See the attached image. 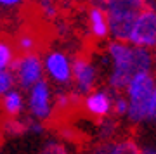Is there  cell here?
<instances>
[{
	"instance_id": "6da1fadb",
	"label": "cell",
	"mask_w": 156,
	"mask_h": 154,
	"mask_svg": "<svg viewBox=\"0 0 156 154\" xmlns=\"http://www.w3.org/2000/svg\"><path fill=\"white\" fill-rule=\"evenodd\" d=\"M106 54L109 62L108 87L113 92L125 90L134 75L140 71H153L154 68L153 50L135 47L128 42H118V40L109 42Z\"/></svg>"
},
{
	"instance_id": "7a4b0ae2",
	"label": "cell",
	"mask_w": 156,
	"mask_h": 154,
	"mask_svg": "<svg viewBox=\"0 0 156 154\" xmlns=\"http://www.w3.org/2000/svg\"><path fill=\"white\" fill-rule=\"evenodd\" d=\"M109 19V33L113 40L128 42L135 17L147 7V0H104Z\"/></svg>"
},
{
	"instance_id": "3957f363",
	"label": "cell",
	"mask_w": 156,
	"mask_h": 154,
	"mask_svg": "<svg viewBox=\"0 0 156 154\" xmlns=\"http://www.w3.org/2000/svg\"><path fill=\"white\" fill-rule=\"evenodd\" d=\"M156 85V76L153 71H140L132 76L125 87V95L128 99V114L127 120L134 125L144 123L147 121V104H149V97L154 90Z\"/></svg>"
},
{
	"instance_id": "277c9868",
	"label": "cell",
	"mask_w": 156,
	"mask_h": 154,
	"mask_svg": "<svg viewBox=\"0 0 156 154\" xmlns=\"http://www.w3.org/2000/svg\"><path fill=\"white\" fill-rule=\"evenodd\" d=\"M26 109L30 118L44 123L52 120L56 113V95L47 80H42L30 90H26Z\"/></svg>"
},
{
	"instance_id": "5b68a950",
	"label": "cell",
	"mask_w": 156,
	"mask_h": 154,
	"mask_svg": "<svg viewBox=\"0 0 156 154\" xmlns=\"http://www.w3.org/2000/svg\"><path fill=\"white\" fill-rule=\"evenodd\" d=\"M11 69L14 73V76H16L17 87L21 90H30L33 85L45 80L44 59L37 52L21 54L19 57H16Z\"/></svg>"
},
{
	"instance_id": "8992f818",
	"label": "cell",
	"mask_w": 156,
	"mask_h": 154,
	"mask_svg": "<svg viewBox=\"0 0 156 154\" xmlns=\"http://www.w3.org/2000/svg\"><path fill=\"white\" fill-rule=\"evenodd\" d=\"M45 76L57 87L73 83V59L62 50H49L44 55Z\"/></svg>"
},
{
	"instance_id": "52a82bcc",
	"label": "cell",
	"mask_w": 156,
	"mask_h": 154,
	"mask_svg": "<svg viewBox=\"0 0 156 154\" xmlns=\"http://www.w3.org/2000/svg\"><path fill=\"white\" fill-rule=\"evenodd\" d=\"M128 44L142 49H156V11L153 7H146L135 17Z\"/></svg>"
},
{
	"instance_id": "ba28073f",
	"label": "cell",
	"mask_w": 156,
	"mask_h": 154,
	"mask_svg": "<svg viewBox=\"0 0 156 154\" xmlns=\"http://www.w3.org/2000/svg\"><path fill=\"white\" fill-rule=\"evenodd\" d=\"M99 82V69L95 62L87 55L73 57V87L78 95H87L95 90Z\"/></svg>"
},
{
	"instance_id": "9c48e42d",
	"label": "cell",
	"mask_w": 156,
	"mask_h": 154,
	"mask_svg": "<svg viewBox=\"0 0 156 154\" xmlns=\"http://www.w3.org/2000/svg\"><path fill=\"white\" fill-rule=\"evenodd\" d=\"M115 94L111 88H95L82 99V107L89 116L95 120H106L113 113Z\"/></svg>"
},
{
	"instance_id": "30bf717a",
	"label": "cell",
	"mask_w": 156,
	"mask_h": 154,
	"mask_svg": "<svg viewBox=\"0 0 156 154\" xmlns=\"http://www.w3.org/2000/svg\"><path fill=\"white\" fill-rule=\"evenodd\" d=\"M87 154H140V145L130 137H116L111 140H101L92 145Z\"/></svg>"
},
{
	"instance_id": "8fae6325",
	"label": "cell",
	"mask_w": 156,
	"mask_h": 154,
	"mask_svg": "<svg viewBox=\"0 0 156 154\" xmlns=\"http://www.w3.org/2000/svg\"><path fill=\"white\" fill-rule=\"evenodd\" d=\"M87 24H89V33L95 40H104L111 37L109 33V19L104 5L92 4V7L87 12Z\"/></svg>"
},
{
	"instance_id": "7c38bea8",
	"label": "cell",
	"mask_w": 156,
	"mask_h": 154,
	"mask_svg": "<svg viewBox=\"0 0 156 154\" xmlns=\"http://www.w3.org/2000/svg\"><path fill=\"white\" fill-rule=\"evenodd\" d=\"M26 109V97L21 92V88H12L0 99V113L5 118H21Z\"/></svg>"
},
{
	"instance_id": "4fadbf2b",
	"label": "cell",
	"mask_w": 156,
	"mask_h": 154,
	"mask_svg": "<svg viewBox=\"0 0 156 154\" xmlns=\"http://www.w3.org/2000/svg\"><path fill=\"white\" fill-rule=\"evenodd\" d=\"M2 132L7 137H19L23 133H28V120L23 118H5L2 123Z\"/></svg>"
},
{
	"instance_id": "5bb4252c",
	"label": "cell",
	"mask_w": 156,
	"mask_h": 154,
	"mask_svg": "<svg viewBox=\"0 0 156 154\" xmlns=\"http://www.w3.org/2000/svg\"><path fill=\"white\" fill-rule=\"evenodd\" d=\"M16 61V52H14V45L7 40L0 38V71L11 69L12 64Z\"/></svg>"
},
{
	"instance_id": "9a60e30c",
	"label": "cell",
	"mask_w": 156,
	"mask_h": 154,
	"mask_svg": "<svg viewBox=\"0 0 156 154\" xmlns=\"http://www.w3.org/2000/svg\"><path fill=\"white\" fill-rule=\"evenodd\" d=\"M78 97L80 95L76 92H57L56 94V111H59V113L69 111L73 106L78 104Z\"/></svg>"
},
{
	"instance_id": "2e32d148",
	"label": "cell",
	"mask_w": 156,
	"mask_h": 154,
	"mask_svg": "<svg viewBox=\"0 0 156 154\" xmlns=\"http://www.w3.org/2000/svg\"><path fill=\"white\" fill-rule=\"evenodd\" d=\"M38 47V42H37V37L33 33H21L16 40V49L21 52V54H30V52H35Z\"/></svg>"
},
{
	"instance_id": "e0dca14e",
	"label": "cell",
	"mask_w": 156,
	"mask_h": 154,
	"mask_svg": "<svg viewBox=\"0 0 156 154\" xmlns=\"http://www.w3.org/2000/svg\"><path fill=\"white\" fill-rule=\"evenodd\" d=\"M38 154H71V151L68 147V144L62 140H47Z\"/></svg>"
},
{
	"instance_id": "ac0fdd59",
	"label": "cell",
	"mask_w": 156,
	"mask_h": 154,
	"mask_svg": "<svg viewBox=\"0 0 156 154\" xmlns=\"http://www.w3.org/2000/svg\"><path fill=\"white\" fill-rule=\"evenodd\" d=\"M16 85H17V82H16V76H14L12 69L0 71V99H2L7 92H11L12 88H16Z\"/></svg>"
},
{
	"instance_id": "d6986e66",
	"label": "cell",
	"mask_w": 156,
	"mask_h": 154,
	"mask_svg": "<svg viewBox=\"0 0 156 154\" xmlns=\"http://www.w3.org/2000/svg\"><path fill=\"white\" fill-rule=\"evenodd\" d=\"M116 132H118V127L115 121H111L109 118L106 120H101V125H99V135L102 140H111V138H116Z\"/></svg>"
},
{
	"instance_id": "ffe728a7",
	"label": "cell",
	"mask_w": 156,
	"mask_h": 154,
	"mask_svg": "<svg viewBox=\"0 0 156 154\" xmlns=\"http://www.w3.org/2000/svg\"><path fill=\"white\" fill-rule=\"evenodd\" d=\"M128 107H130V104H128L127 95H122V94L115 95V104H113V113L115 114L120 116V118H127Z\"/></svg>"
},
{
	"instance_id": "44dd1931",
	"label": "cell",
	"mask_w": 156,
	"mask_h": 154,
	"mask_svg": "<svg viewBox=\"0 0 156 154\" xmlns=\"http://www.w3.org/2000/svg\"><path fill=\"white\" fill-rule=\"evenodd\" d=\"M37 5H38L40 12L47 19L56 17V14H57V2L56 0H37Z\"/></svg>"
},
{
	"instance_id": "7402d4cb",
	"label": "cell",
	"mask_w": 156,
	"mask_h": 154,
	"mask_svg": "<svg viewBox=\"0 0 156 154\" xmlns=\"http://www.w3.org/2000/svg\"><path fill=\"white\" fill-rule=\"evenodd\" d=\"M147 120H156V85L149 97V104H147Z\"/></svg>"
},
{
	"instance_id": "603a6c76",
	"label": "cell",
	"mask_w": 156,
	"mask_h": 154,
	"mask_svg": "<svg viewBox=\"0 0 156 154\" xmlns=\"http://www.w3.org/2000/svg\"><path fill=\"white\" fill-rule=\"evenodd\" d=\"M24 0H0V7L4 9H12V7H19Z\"/></svg>"
},
{
	"instance_id": "cb8c5ba5",
	"label": "cell",
	"mask_w": 156,
	"mask_h": 154,
	"mask_svg": "<svg viewBox=\"0 0 156 154\" xmlns=\"http://www.w3.org/2000/svg\"><path fill=\"white\" fill-rule=\"evenodd\" d=\"M140 154H156V145H154V144L140 145Z\"/></svg>"
},
{
	"instance_id": "d4e9b609",
	"label": "cell",
	"mask_w": 156,
	"mask_h": 154,
	"mask_svg": "<svg viewBox=\"0 0 156 154\" xmlns=\"http://www.w3.org/2000/svg\"><path fill=\"white\" fill-rule=\"evenodd\" d=\"M153 59H154V66H156V49H153Z\"/></svg>"
}]
</instances>
